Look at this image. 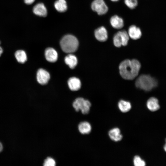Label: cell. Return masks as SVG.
Listing matches in <instances>:
<instances>
[{"mask_svg":"<svg viewBox=\"0 0 166 166\" xmlns=\"http://www.w3.org/2000/svg\"><path fill=\"white\" fill-rule=\"evenodd\" d=\"M157 84L156 79L146 74L141 75L135 81V85L137 88L146 91H150L155 88Z\"/></svg>","mask_w":166,"mask_h":166,"instance_id":"cell-2","label":"cell"},{"mask_svg":"<svg viewBox=\"0 0 166 166\" xmlns=\"http://www.w3.org/2000/svg\"><path fill=\"white\" fill-rule=\"evenodd\" d=\"M141 68L140 62L136 59H126L119 66L120 74L124 79L132 80L138 75Z\"/></svg>","mask_w":166,"mask_h":166,"instance_id":"cell-1","label":"cell"},{"mask_svg":"<svg viewBox=\"0 0 166 166\" xmlns=\"http://www.w3.org/2000/svg\"><path fill=\"white\" fill-rule=\"evenodd\" d=\"M3 148L2 145L1 143L0 142V152H1Z\"/></svg>","mask_w":166,"mask_h":166,"instance_id":"cell-26","label":"cell"},{"mask_svg":"<svg viewBox=\"0 0 166 166\" xmlns=\"http://www.w3.org/2000/svg\"><path fill=\"white\" fill-rule=\"evenodd\" d=\"M128 33L129 38L135 40L140 38L142 35V32L140 28L134 25L130 26Z\"/></svg>","mask_w":166,"mask_h":166,"instance_id":"cell-9","label":"cell"},{"mask_svg":"<svg viewBox=\"0 0 166 166\" xmlns=\"http://www.w3.org/2000/svg\"><path fill=\"white\" fill-rule=\"evenodd\" d=\"M68 84L70 89L73 91H76L79 90L81 86L80 80L75 77L69 78L68 81Z\"/></svg>","mask_w":166,"mask_h":166,"instance_id":"cell-12","label":"cell"},{"mask_svg":"<svg viewBox=\"0 0 166 166\" xmlns=\"http://www.w3.org/2000/svg\"><path fill=\"white\" fill-rule=\"evenodd\" d=\"M78 128L79 132L82 134H89L92 129L90 124L86 121L80 122L78 125Z\"/></svg>","mask_w":166,"mask_h":166,"instance_id":"cell-16","label":"cell"},{"mask_svg":"<svg viewBox=\"0 0 166 166\" xmlns=\"http://www.w3.org/2000/svg\"><path fill=\"white\" fill-rule=\"evenodd\" d=\"M56 164L55 160L52 158L49 157L45 160L43 165L44 166H54Z\"/></svg>","mask_w":166,"mask_h":166,"instance_id":"cell-23","label":"cell"},{"mask_svg":"<svg viewBox=\"0 0 166 166\" xmlns=\"http://www.w3.org/2000/svg\"><path fill=\"white\" fill-rule=\"evenodd\" d=\"M94 35L96 39L101 42L106 41L108 38L107 31L103 26L98 28L95 30Z\"/></svg>","mask_w":166,"mask_h":166,"instance_id":"cell-8","label":"cell"},{"mask_svg":"<svg viewBox=\"0 0 166 166\" xmlns=\"http://www.w3.org/2000/svg\"><path fill=\"white\" fill-rule=\"evenodd\" d=\"M110 22L111 26L113 28L117 29L122 28L124 25L122 18L117 15L112 16L110 19Z\"/></svg>","mask_w":166,"mask_h":166,"instance_id":"cell-11","label":"cell"},{"mask_svg":"<svg viewBox=\"0 0 166 166\" xmlns=\"http://www.w3.org/2000/svg\"><path fill=\"white\" fill-rule=\"evenodd\" d=\"M50 76L49 73L43 69H40L37 73V79L38 82L42 85L46 84L49 80Z\"/></svg>","mask_w":166,"mask_h":166,"instance_id":"cell-7","label":"cell"},{"mask_svg":"<svg viewBox=\"0 0 166 166\" xmlns=\"http://www.w3.org/2000/svg\"><path fill=\"white\" fill-rule=\"evenodd\" d=\"M72 105L76 111L81 110L83 114H87L89 113L91 106L90 102L82 97L76 98L73 102Z\"/></svg>","mask_w":166,"mask_h":166,"instance_id":"cell-4","label":"cell"},{"mask_svg":"<svg viewBox=\"0 0 166 166\" xmlns=\"http://www.w3.org/2000/svg\"><path fill=\"white\" fill-rule=\"evenodd\" d=\"M109 135L112 140L116 142L120 141L123 137L120 129L117 128L110 130L109 132Z\"/></svg>","mask_w":166,"mask_h":166,"instance_id":"cell-15","label":"cell"},{"mask_svg":"<svg viewBox=\"0 0 166 166\" xmlns=\"http://www.w3.org/2000/svg\"><path fill=\"white\" fill-rule=\"evenodd\" d=\"M65 63L71 69H73L77 65V57L74 55L69 54L66 56L65 58Z\"/></svg>","mask_w":166,"mask_h":166,"instance_id":"cell-18","label":"cell"},{"mask_svg":"<svg viewBox=\"0 0 166 166\" xmlns=\"http://www.w3.org/2000/svg\"><path fill=\"white\" fill-rule=\"evenodd\" d=\"M1 42L0 41V57L2 55L3 53V49L2 47L1 46Z\"/></svg>","mask_w":166,"mask_h":166,"instance_id":"cell-25","label":"cell"},{"mask_svg":"<svg viewBox=\"0 0 166 166\" xmlns=\"http://www.w3.org/2000/svg\"><path fill=\"white\" fill-rule=\"evenodd\" d=\"M125 4L130 9L136 8L138 5L137 0H124Z\"/></svg>","mask_w":166,"mask_h":166,"instance_id":"cell-22","label":"cell"},{"mask_svg":"<svg viewBox=\"0 0 166 166\" xmlns=\"http://www.w3.org/2000/svg\"><path fill=\"white\" fill-rule=\"evenodd\" d=\"M33 12L36 15L45 17L47 14V10L44 4L42 3L37 4L33 8Z\"/></svg>","mask_w":166,"mask_h":166,"instance_id":"cell-14","label":"cell"},{"mask_svg":"<svg viewBox=\"0 0 166 166\" xmlns=\"http://www.w3.org/2000/svg\"><path fill=\"white\" fill-rule=\"evenodd\" d=\"M146 105L148 109L152 112L157 110L160 108L158 100L155 97L150 98L147 102Z\"/></svg>","mask_w":166,"mask_h":166,"instance_id":"cell-13","label":"cell"},{"mask_svg":"<svg viewBox=\"0 0 166 166\" xmlns=\"http://www.w3.org/2000/svg\"><path fill=\"white\" fill-rule=\"evenodd\" d=\"M129 37L125 30H123L117 32L113 37V43L116 47H119L121 46L127 45Z\"/></svg>","mask_w":166,"mask_h":166,"instance_id":"cell-5","label":"cell"},{"mask_svg":"<svg viewBox=\"0 0 166 166\" xmlns=\"http://www.w3.org/2000/svg\"><path fill=\"white\" fill-rule=\"evenodd\" d=\"M60 44L62 50L65 52L70 53L74 52L77 49L79 42L77 39L74 36L67 35L61 39Z\"/></svg>","mask_w":166,"mask_h":166,"instance_id":"cell-3","label":"cell"},{"mask_svg":"<svg viewBox=\"0 0 166 166\" xmlns=\"http://www.w3.org/2000/svg\"><path fill=\"white\" fill-rule=\"evenodd\" d=\"M46 60L49 62H54L56 61L58 58V54L57 51L52 48H47L45 52Z\"/></svg>","mask_w":166,"mask_h":166,"instance_id":"cell-10","label":"cell"},{"mask_svg":"<svg viewBox=\"0 0 166 166\" xmlns=\"http://www.w3.org/2000/svg\"><path fill=\"white\" fill-rule=\"evenodd\" d=\"M164 151L166 152V139H165V144L164 146Z\"/></svg>","mask_w":166,"mask_h":166,"instance_id":"cell-27","label":"cell"},{"mask_svg":"<svg viewBox=\"0 0 166 166\" xmlns=\"http://www.w3.org/2000/svg\"><path fill=\"white\" fill-rule=\"evenodd\" d=\"M133 163L135 166H144L146 165L145 162L138 156L134 157Z\"/></svg>","mask_w":166,"mask_h":166,"instance_id":"cell-21","label":"cell"},{"mask_svg":"<svg viewBox=\"0 0 166 166\" xmlns=\"http://www.w3.org/2000/svg\"><path fill=\"white\" fill-rule=\"evenodd\" d=\"M110 0L113 2H117V1H118L119 0Z\"/></svg>","mask_w":166,"mask_h":166,"instance_id":"cell-28","label":"cell"},{"mask_svg":"<svg viewBox=\"0 0 166 166\" xmlns=\"http://www.w3.org/2000/svg\"><path fill=\"white\" fill-rule=\"evenodd\" d=\"M92 10L98 15H102L107 13L108 8L104 0H94L92 2Z\"/></svg>","mask_w":166,"mask_h":166,"instance_id":"cell-6","label":"cell"},{"mask_svg":"<svg viewBox=\"0 0 166 166\" xmlns=\"http://www.w3.org/2000/svg\"><path fill=\"white\" fill-rule=\"evenodd\" d=\"M14 56L17 61L19 63L23 64L27 61V54L25 51L23 50H17L15 52Z\"/></svg>","mask_w":166,"mask_h":166,"instance_id":"cell-17","label":"cell"},{"mask_svg":"<svg viewBox=\"0 0 166 166\" xmlns=\"http://www.w3.org/2000/svg\"><path fill=\"white\" fill-rule=\"evenodd\" d=\"M54 7L59 12H63L67 9V5L65 0H57L54 3Z\"/></svg>","mask_w":166,"mask_h":166,"instance_id":"cell-20","label":"cell"},{"mask_svg":"<svg viewBox=\"0 0 166 166\" xmlns=\"http://www.w3.org/2000/svg\"><path fill=\"white\" fill-rule=\"evenodd\" d=\"M118 105L119 110L123 113L128 112L132 107L129 102L123 100H120L119 101Z\"/></svg>","mask_w":166,"mask_h":166,"instance_id":"cell-19","label":"cell"},{"mask_svg":"<svg viewBox=\"0 0 166 166\" xmlns=\"http://www.w3.org/2000/svg\"><path fill=\"white\" fill-rule=\"evenodd\" d=\"M35 0H24L25 2L27 4H31L33 3Z\"/></svg>","mask_w":166,"mask_h":166,"instance_id":"cell-24","label":"cell"}]
</instances>
